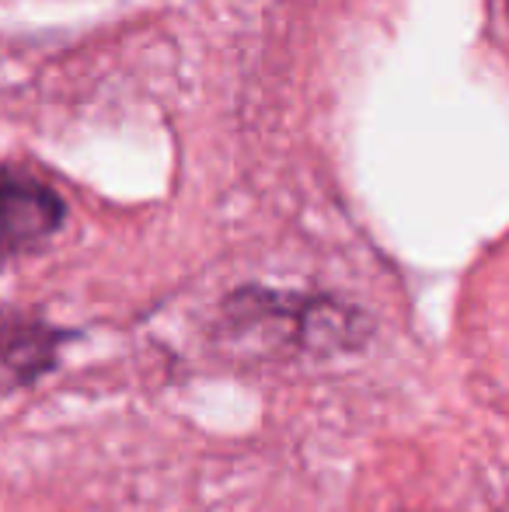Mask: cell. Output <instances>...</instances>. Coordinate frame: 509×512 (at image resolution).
<instances>
[{"mask_svg":"<svg viewBox=\"0 0 509 512\" xmlns=\"http://www.w3.org/2000/svg\"><path fill=\"white\" fill-rule=\"evenodd\" d=\"M506 7H509V0H506Z\"/></svg>","mask_w":509,"mask_h":512,"instance_id":"obj_2","label":"cell"},{"mask_svg":"<svg viewBox=\"0 0 509 512\" xmlns=\"http://www.w3.org/2000/svg\"><path fill=\"white\" fill-rule=\"evenodd\" d=\"M63 220L67 206L46 182L0 164V262L42 248Z\"/></svg>","mask_w":509,"mask_h":512,"instance_id":"obj_1","label":"cell"}]
</instances>
